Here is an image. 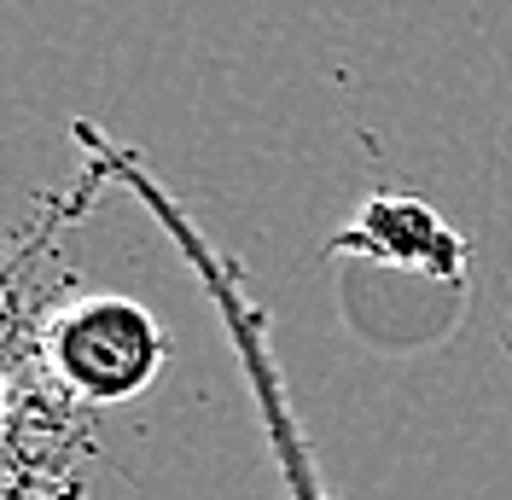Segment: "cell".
I'll return each mask as SVG.
<instances>
[{
    "mask_svg": "<svg viewBox=\"0 0 512 500\" xmlns=\"http://www.w3.org/2000/svg\"><path fill=\"white\" fill-rule=\"evenodd\" d=\"M70 134H76V146L88 157V169H94L99 181L123 187L140 210H152V221L169 233V245L181 250V262L198 274V285H204V297H210V309H216V320H222V332H227V349H233L239 373L251 384L256 419H262V442H268V454H274V471H280L286 500H338L326 489V471H320L315 448H309V431H303V419H297V407H291V384H286V373H280L274 338H268V309L251 297L245 268L198 227V216L163 187L140 157L128 152L123 140H111V134L94 128V123H76Z\"/></svg>",
    "mask_w": 512,
    "mask_h": 500,
    "instance_id": "cell-1",
    "label": "cell"
},
{
    "mask_svg": "<svg viewBox=\"0 0 512 500\" xmlns=\"http://www.w3.org/2000/svg\"><path fill=\"white\" fill-rule=\"evenodd\" d=\"M41 361L70 402L117 407L158 384L169 361V332L134 297H70L41 326Z\"/></svg>",
    "mask_w": 512,
    "mask_h": 500,
    "instance_id": "cell-2",
    "label": "cell"
},
{
    "mask_svg": "<svg viewBox=\"0 0 512 500\" xmlns=\"http://www.w3.org/2000/svg\"><path fill=\"white\" fill-rule=\"evenodd\" d=\"M326 256H367V262H384V268L431 274L443 285L466 274V239L431 204H419L408 192H373L355 210L350 227H338L326 239Z\"/></svg>",
    "mask_w": 512,
    "mask_h": 500,
    "instance_id": "cell-3",
    "label": "cell"
}]
</instances>
